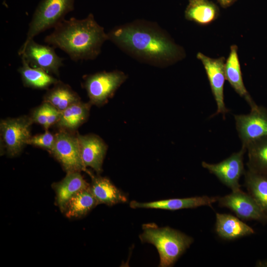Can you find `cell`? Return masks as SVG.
<instances>
[{"instance_id":"obj_15","label":"cell","mask_w":267,"mask_h":267,"mask_svg":"<svg viewBox=\"0 0 267 267\" xmlns=\"http://www.w3.org/2000/svg\"><path fill=\"white\" fill-rule=\"evenodd\" d=\"M80 172H67L60 181L53 184L55 202L62 213L68 202L79 192L89 187Z\"/></svg>"},{"instance_id":"obj_23","label":"cell","mask_w":267,"mask_h":267,"mask_svg":"<svg viewBox=\"0 0 267 267\" xmlns=\"http://www.w3.org/2000/svg\"><path fill=\"white\" fill-rule=\"evenodd\" d=\"M81 101L80 97L70 87L59 81L44 96L46 102L62 111L70 105Z\"/></svg>"},{"instance_id":"obj_5","label":"cell","mask_w":267,"mask_h":267,"mask_svg":"<svg viewBox=\"0 0 267 267\" xmlns=\"http://www.w3.org/2000/svg\"><path fill=\"white\" fill-rule=\"evenodd\" d=\"M84 86L91 104L97 106L105 104L127 79L123 72L115 70L102 71L86 75Z\"/></svg>"},{"instance_id":"obj_14","label":"cell","mask_w":267,"mask_h":267,"mask_svg":"<svg viewBox=\"0 0 267 267\" xmlns=\"http://www.w3.org/2000/svg\"><path fill=\"white\" fill-rule=\"evenodd\" d=\"M219 197L208 196H196L183 198H173L149 202H139L132 201L130 206L132 208L156 209L175 211L198 207L211 206L218 201Z\"/></svg>"},{"instance_id":"obj_24","label":"cell","mask_w":267,"mask_h":267,"mask_svg":"<svg viewBox=\"0 0 267 267\" xmlns=\"http://www.w3.org/2000/svg\"><path fill=\"white\" fill-rule=\"evenodd\" d=\"M246 151L248 170L267 177V136L250 142L246 147Z\"/></svg>"},{"instance_id":"obj_29","label":"cell","mask_w":267,"mask_h":267,"mask_svg":"<svg viewBox=\"0 0 267 267\" xmlns=\"http://www.w3.org/2000/svg\"><path fill=\"white\" fill-rule=\"evenodd\" d=\"M258 265H260V266H267V261L260 262Z\"/></svg>"},{"instance_id":"obj_12","label":"cell","mask_w":267,"mask_h":267,"mask_svg":"<svg viewBox=\"0 0 267 267\" xmlns=\"http://www.w3.org/2000/svg\"><path fill=\"white\" fill-rule=\"evenodd\" d=\"M218 201L221 207L229 209L241 219L267 222V216L253 197L240 189L219 197Z\"/></svg>"},{"instance_id":"obj_1","label":"cell","mask_w":267,"mask_h":267,"mask_svg":"<svg viewBox=\"0 0 267 267\" xmlns=\"http://www.w3.org/2000/svg\"><path fill=\"white\" fill-rule=\"evenodd\" d=\"M108 40L134 58L153 66L165 67L184 57L183 49L157 24L137 20L114 27Z\"/></svg>"},{"instance_id":"obj_21","label":"cell","mask_w":267,"mask_h":267,"mask_svg":"<svg viewBox=\"0 0 267 267\" xmlns=\"http://www.w3.org/2000/svg\"><path fill=\"white\" fill-rule=\"evenodd\" d=\"M89 102L80 101L60 112L59 119L56 125L64 130L74 131L83 124L89 115L90 106Z\"/></svg>"},{"instance_id":"obj_7","label":"cell","mask_w":267,"mask_h":267,"mask_svg":"<svg viewBox=\"0 0 267 267\" xmlns=\"http://www.w3.org/2000/svg\"><path fill=\"white\" fill-rule=\"evenodd\" d=\"M18 53L30 66L57 76L63 65V58L57 55L53 46L37 43L34 39L24 43Z\"/></svg>"},{"instance_id":"obj_22","label":"cell","mask_w":267,"mask_h":267,"mask_svg":"<svg viewBox=\"0 0 267 267\" xmlns=\"http://www.w3.org/2000/svg\"><path fill=\"white\" fill-rule=\"evenodd\" d=\"M98 205L89 187L81 190L68 202L62 212L69 219L81 218Z\"/></svg>"},{"instance_id":"obj_6","label":"cell","mask_w":267,"mask_h":267,"mask_svg":"<svg viewBox=\"0 0 267 267\" xmlns=\"http://www.w3.org/2000/svg\"><path fill=\"white\" fill-rule=\"evenodd\" d=\"M31 117L22 116L2 120L0 124L3 150L11 157L19 155L31 137Z\"/></svg>"},{"instance_id":"obj_4","label":"cell","mask_w":267,"mask_h":267,"mask_svg":"<svg viewBox=\"0 0 267 267\" xmlns=\"http://www.w3.org/2000/svg\"><path fill=\"white\" fill-rule=\"evenodd\" d=\"M74 7V0H42L29 23L24 43L48 29L54 28Z\"/></svg>"},{"instance_id":"obj_11","label":"cell","mask_w":267,"mask_h":267,"mask_svg":"<svg viewBox=\"0 0 267 267\" xmlns=\"http://www.w3.org/2000/svg\"><path fill=\"white\" fill-rule=\"evenodd\" d=\"M197 58L203 65L217 104V111L212 116L221 114L224 118L226 114L229 111L224 101L223 89L226 79L225 58L223 57L212 58L201 52L197 54Z\"/></svg>"},{"instance_id":"obj_10","label":"cell","mask_w":267,"mask_h":267,"mask_svg":"<svg viewBox=\"0 0 267 267\" xmlns=\"http://www.w3.org/2000/svg\"><path fill=\"white\" fill-rule=\"evenodd\" d=\"M246 149L242 147L237 152L233 153L229 157L217 164L202 162L203 168L213 174L232 191L240 189L239 183L241 176L245 171L243 157Z\"/></svg>"},{"instance_id":"obj_27","label":"cell","mask_w":267,"mask_h":267,"mask_svg":"<svg viewBox=\"0 0 267 267\" xmlns=\"http://www.w3.org/2000/svg\"><path fill=\"white\" fill-rule=\"evenodd\" d=\"M55 140V134L46 130L44 133L31 136L27 144L39 147L51 152L54 145Z\"/></svg>"},{"instance_id":"obj_13","label":"cell","mask_w":267,"mask_h":267,"mask_svg":"<svg viewBox=\"0 0 267 267\" xmlns=\"http://www.w3.org/2000/svg\"><path fill=\"white\" fill-rule=\"evenodd\" d=\"M81 158L85 166L89 167L97 173L102 171V165L107 146L98 136L93 134L77 135Z\"/></svg>"},{"instance_id":"obj_16","label":"cell","mask_w":267,"mask_h":267,"mask_svg":"<svg viewBox=\"0 0 267 267\" xmlns=\"http://www.w3.org/2000/svg\"><path fill=\"white\" fill-rule=\"evenodd\" d=\"M224 70L225 78L234 90L245 99L251 108L256 107L257 105L247 90L243 83L236 45H232L230 47L229 54L225 62Z\"/></svg>"},{"instance_id":"obj_25","label":"cell","mask_w":267,"mask_h":267,"mask_svg":"<svg viewBox=\"0 0 267 267\" xmlns=\"http://www.w3.org/2000/svg\"><path fill=\"white\" fill-rule=\"evenodd\" d=\"M244 175L245 185L248 194L267 216V177L249 170Z\"/></svg>"},{"instance_id":"obj_18","label":"cell","mask_w":267,"mask_h":267,"mask_svg":"<svg viewBox=\"0 0 267 267\" xmlns=\"http://www.w3.org/2000/svg\"><path fill=\"white\" fill-rule=\"evenodd\" d=\"M215 230L224 240H234L255 233L254 229L237 218L227 214H216Z\"/></svg>"},{"instance_id":"obj_2","label":"cell","mask_w":267,"mask_h":267,"mask_svg":"<svg viewBox=\"0 0 267 267\" xmlns=\"http://www.w3.org/2000/svg\"><path fill=\"white\" fill-rule=\"evenodd\" d=\"M53 29L45 37L44 42L64 51L76 62L96 58L103 43L108 40L104 28L91 13L82 19H64Z\"/></svg>"},{"instance_id":"obj_8","label":"cell","mask_w":267,"mask_h":267,"mask_svg":"<svg viewBox=\"0 0 267 267\" xmlns=\"http://www.w3.org/2000/svg\"><path fill=\"white\" fill-rule=\"evenodd\" d=\"M53 148L50 152L67 172L87 171L81 155L77 136L61 130L55 134Z\"/></svg>"},{"instance_id":"obj_28","label":"cell","mask_w":267,"mask_h":267,"mask_svg":"<svg viewBox=\"0 0 267 267\" xmlns=\"http://www.w3.org/2000/svg\"><path fill=\"white\" fill-rule=\"evenodd\" d=\"M222 6L227 7L232 4L236 0H217Z\"/></svg>"},{"instance_id":"obj_20","label":"cell","mask_w":267,"mask_h":267,"mask_svg":"<svg viewBox=\"0 0 267 267\" xmlns=\"http://www.w3.org/2000/svg\"><path fill=\"white\" fill-rule=\"evenodd\" d=\"M22 65L18 71L24 86L35 89H47L59 80L44 70L30 66L21 58Z\"/></svg>"},{"instance_id":"obj_9","label":"cell","mask_w":267,"mask_h":267,"mask_svg":"<svg viewBox=\"0 0 267 267\" xmlns=\"http://www.w3.org/2000/svg\"><path fill=\"white\" fill-rule=\"evenodd\" d=\"M251 109L248 114L234 115L236 131L242 147L246 149L250 142L267 136V108L257 105Z\"/></svg>"},{"instance_id":"obj_17","label":"cell","mask_w":267,"mask_h":267,"mask_svg":"<svg viewBox=\"0 0 267 267\" xmlns=\"http://www.w3.org/2000/svg\"><path fill=\"white\" fill-rule=\"evenodd\" d=\"M92 181L89 189L98 205L104 204L111 206L127 201V197L109 179L91 176Z\"/></svg>"},{"instance_id":"obj_3","label":"cell","mask_w":267,"mask_h":267,"mask_svg":"<svg viewBox=\"0 0 267 267\" xmlns=\"http://www.w3.org/2000/svg\"><path fill=\"white\" fill-rule=\"evenodd\" d=\"M142 242L153 245L160 257L159 267L173 266L193 242L190 236L169 226L159 227L154 223L142 225Z\"/></svg>"},{"instance_id":"obj_26","label":"cell","mask_w":267,"mask_h":267,"mask_svg":"<svg viewBox=\"0 0 267 267\" xmlns=\"http://www.w3.org/2000/svg\"><path fill=\"white\" fill-rule=\"evenodd\" d=\"M60 116V111L50 104L44 102L33 111L31 117L33 122L42 126L45 131L56 125Z\"/></svg>"},{"instance_id":"obj_19","label":"cell","mask_w":267,"mask_h":267,"mask_svg":"<svg viewBox=\"0 0 267 267\" xmlns=\"http://www.w3.org/2000/svg\"><path fill=\"white\" fill-rule=\"evenodd\" d=\"M219 14L218 7L209 0H189L185 10L187 20L203 26L213 22Z\"/></svg>"}]
</instances>
